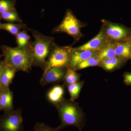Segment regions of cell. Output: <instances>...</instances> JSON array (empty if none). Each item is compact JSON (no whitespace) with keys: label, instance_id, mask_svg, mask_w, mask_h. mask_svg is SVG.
<instances>
[{"label":"cell","instance_id":"obj_1","mask_svg":"<svg viewBox=\"0 0 131 131\" xmlns=\"http://www.w3.org/2000/svg\"><path fill=\"white\" fill-rule=\"evenodd\" d=\"M32 42L25 47H12L6 45L1 48L7 66L16 72L22 71L29 73L32 66Z\"/></svg>","mask_w":131,"mask_h":131},{"label":"cell","instance_id":"obj_2","mask_svg":"<svg viewBox=\"0 0 131 131\" xmlns=\"http://www.w3.org/2000/svg\"><path fill=\"white\" fill-rule=\"evenodd\" d=\"M32 34L34 41L32 42V66L39 67L43 71L46 58L49 57L55 44L54 38L45 36L39 32L29 29Z\"/></svg>","mask_w":131,"mask_h":131},{"label":"cell","instance_id":"obj_3","mask_svg":"<svg viewBox=\"0 0 131 131\" xmlns=\"http://www.w3.org/2000/svg\"><path fill=\"white\" fill-rule=\"evenodd\" d=\"M55 105L61 120V129L70 126H77L80 129L82 121L81 113L73 101L63 99Z\"/></svg>","mask_w":131,"mask_h":131},{"label":"cell","instance_id":"obj_4","mask_svg":"<svg viewBox=\"0 0 131 131\" xmlns=\"http://www.w3.org/2000/svg\"><path fill=\"white\" fill-rule=\"evenodd\" d=\"M71 49L70 47H60L54 44L46 61L43 73L51 68H66L69 66Z\"/></svg>","mask_w":131,"mask_h":131},{"label":"cell","instance_id":"obj_5","mask_svg":"<svg viewBox=\"0 0 131 131\" xmlns=\"http://www.w3.org/2000/svg\"><path fill=\"white\" fill-rule=\"evenodd\" d=\"M21 109L4 112L0 117V131H24Z\"/></svg>","mask_w":131,"mask_h":131},{"label":"cell","instance_id":"obj_6","mask_svg":"<svg viewBox=\"0 0 131 131\" xmlns=\"http://www.w3.org/2000/svg\"><path fill=\"white\" fill-rule=\"evenodd\" d=\"M81 25L78 20L73 14L71 10L68 9L65 16L60 25L52 30L53 33L65 32L77 39L81 36Z\"/></svg>","mask_w":131,"mask_h":131},{"label":"cell","instance_id":"obj_7","mask_svg":"<svg viewBox=\"0 0 131 131\" xmlns=\"http://www.w3.org/2000/svg\"><path fill=\"white\" fill-rule=\"evenodd\" d=\"M106 24L103 30L107 39L116 43L128 40L131 37L130 31L124 26L112 23Z\"/></svg>","mask_w":131,"mask_h":131},{"label":"cell","instance_id":"obj_8","mask_svg":"<svg viewBox=\"0 0 131 131\" xmlns=\"http://www.w3.org/2000/svg\"><path fill=\"white\" fill-rule=\"evenodd\" d=\"M65 68L54 67L50 68L43 73L40 80V84L42 86H45L63 80L67 70Z\"/></svg>","mask_w":131,"mask_h":131},{"label":"cell","instance_id":"obj_9","mask_svg":"<svg viewBox=\"0 0 131 131\" xmlns=\"http://www.w3.org/2000/svg\"><path fill=\"white\" fill-rule=\"evenodd\" d=\"M103 28L101 30L97 35L89 42L80 47L74 49L78 51L90 50L99 51L108 43Z\"/></svg>","mask_w":131,"mask_h":131},{"label":"cell","instance_id":"obj_10","mask_svg":"<svg viewBox=\"0 0 131 131\" xmlns=\"http://www.w3.org/2000/svg\"><path fill=\"white\" fill-rule=\"evenodd\" d=\"M98 53L97 52L90 50L78 51L71 48L69 66L75 69L79 64L97 56Z\"/></svg>","mask_w":131,"mask_h":131},{"label":"cell","instance_id":"obj_11","mask_svg":"<svg viewBox=\"0 0 131 131\" xmlns=\"http://www.w3.org/2000/svg\"><path fill=\"white\" fill-rule=\"evenodd\" d=\"M13 93L9 88L0 92V110L4 112L14 109L13 106Z\"/></svg>","mask_w":131,"mask_h":131},{"label":"cell","instance_id":"obj_12","mask_svg":"<svg viewBox=\"0 0 131 131\" xmlns=\"http://www.w3.org/2000/svg\"><path fill=\"white\" fill-rule=\"evenodd\" d=\"M115 51L116 57L124 62L131 59V47L127 40L115 43Z\"/></svg>","mask_w":131,"mask_h":131},{"label":"cell","instance_id":"obj_13","mask_svg":"<svg viewBox=\"0 0 131 131\" xmlns=\"http://www.w3.org/2000/svg\"><path fill=\"white\" fill-rule=\"evenodd\" d=\"M115 47V42L107 43L99 51L97 57L100 62L104 60L116 57Z\"/></svg>","mask_w":131,"mask_h":131},{"label":"cell","instance_id":"obj_14","mask_svg":"<svg viewBox=\"0 0 131 131\" xmlns=\"http://www.w3.org/2000/svg\"><path fill=\"white\" fill-rule=\"evenodd\" d=\"M16 72L13 68L6 65L0 80L2 90L9 88V85L12 83Z\"/></svg>","mask_w":131,"mask_h":131},{"label":"cell","instance_id":"obj_15","mask_svg":"<svg viewBox=\"0 0 131 131\" xmlns=\"http://www.w3.org/2000/svg\"><path fill=\"white\" fill-rule=\"evenodd\" d=\"M64 93V90L63 87L60 86H55L47 93V99L49 101L55 105L63 100Z\"/></svg>","mask_w":131,"mask_h":131},{"label":"cell","instance_id":"obj_16","mask_svg":"<svg viewBox=\"0 0 131 131\" xmlns=\"http://www.w3.org/2000/svg\"><path fill=\"white\" fill-rule=\"evenodd\" d=\"M27 25L23 23H0V30L7 31L12 35L16 36L21 29H27Z\"/></svg>","mask_w":131,"mask_h":131},{"label":"cell","instance_id":"obj_17","mask_svg":"<svg viewBox=\"0 0 131 131\" xmlns=\"http://www.w3.org/2000/svg\"><path fill=\"white\" fill-rule=\"evenodd\" d=\"M0 18L1 19L7 21L8 23H22V20L19 16L15 8L1 14Z\"/></svg>","mask_w":131,"mask_h":131},{"label":"cell","instance_id":"obj_18","mask_svg":"<svg viewBox=\"0 0 131 131\" xmlns=\"http://www.w3.org/2000/svg\"><path fill=\"white\" fill-rule=\"evenodd\" d=\"M124 61L117 57L109 59L101 62L102 67L107 71L114 70L119 68L124 63Z\"/></svg>","mask_w":131,"mask_h":131},{"label":"cell","instance_id":"obj_19","mask_svg":"<svg viewBox=\"0 0 131 131\" xmlns=\"http://www.w3.org/2000/svg\"><path fill=\"white\" fill-rule=\"evenodd\" d=\"M18 47H23L30 43V37L25 30L20 31L15 36Z\"/></svg>","mask_w":131,"mask_h":131},{"label":"cell","instance_id":"obj_20","mask_svg":"<svg viewBox=\"0 0 131 131\" xmlns=\"http://www.w3.org/2000/svg\"><path fill=\"white\" fill-rule=\"evenodd\" d=\"M64 79L65 83L69 85L77 82L79 80V75L74 69L69 68L66 70Z\"/></svg>","mask_w":131,"mask_h":131},{"label":"cell","instance_id":"obj_21","mask_svg":"<svg viewBox=\"0 0 131 131\" xmlns=\"http://www.w3.org/2000/svg\"><path fill=\"white\" fill-rule=\"evenodd\" d=\"M81 88V83H75L68 85V91L70 94L71 101H73L77 98Z\"/></svg>","mask_w":131,"mask_h":131},{"label":"cell","instance_id":"obj_22","mask_svg":"<svg viewBox=\"0 0 131 131\" xmlns=\"http://www.w3.org/2000/svg\"><path fill=\"white\" fill-rule=\"evenodd\" d=\"M100 63V62L98 60L97 56H96L82 62L77 66L75 69L78 70H81L89 67L96 66L98 65Z\"/></svg>","mask_w":131,"mask_h":131},{"label":"cell","instance_id":"obj_23","mask_svg":"<svg viewBox=\"0 0 131 131\" xmlns=\"http://www.w3.org/2000/svg\"><path fill=\"white\" fill-rule=\"evenodd\" d=\"M15 0H0V14L14 8Z\"/></svg>","mask_w":131,"mask_h":131},{"label":"cell","instance_id":"obj_24","mask_svg":"<svg viewBox=\"0 0 131 131\" xmlns=\"http://www.w3.org/2000/svg\"><path fill=\"white\" fill-rule=\"evenodd\" d=\"M61 129V127L56 128L51 127L43 122H37L34 128L33 131H59Z\"/></svg>","mask_w":131,"mask_h":131},{"label":"cell","instance_id":"obj_25","mask_svg":"<svg viewBox=\"0 0 131 131\" xmlns=\"http://www.w3.org/2000/svg\"><path fill=\"white\" fill-rule=\"evenodd\" d=\"M6 66V64L5 63L4 59L2 61H0V80H1V77L2 75L5 68ZM2 91V89L1 86V82H0V92Z\"/></svg>","mask_w":131,"mask_h":131},{"label":"cell","instance_id":"obj_26","mask_svg":"<svg viewBox=\"0 0 131 131\" xmlns=\"http://www.w3.org/2000/svg\"><path fill=\"white\" fill-rule=\"evenodd\" d=\"M124 77L125 83L127 85H131V73H125Z\"/></svg>","mask_w":131,"mask_h":131},{"label":"cell","instance_id":"obj_27","mask_svg":"<svg viewBox=\"0 0 131 131\" xmlns=\"http://www.w3.org/2000/svg\"><path fill=\"white\" fill-rule=\"evenodd\" d=\"M127 40L128 41V42H129V44H130V46L131 47V36L130 37L129 39H128V40Z\"/></svg>","mask_w":131,"mask_h":131},{"label":"cell","instance_id":"obj_28","mask_svg":"<svg viewBox=\"0 0 131 131\" xmlns=\"http://www.w3.org/2000/svg\"><path fill=\"white\" fill-rule=\"evenodd\" d=\"M2 56H3V55H0V59H1V58L2 57Z\"/></svg>","mask_w":131,"mask_h":131},{"label":"cell","instance_id":"obj_29","mask_svg":"<svg viewBox=\"0 0 131 131\" xmlns=\"http://www.w3.org/2000/svg\"><path fill=\"white\" fill-rule=\"evenodd\" d=\"M1 18H0V21H1ZM1 23V22H0Z\"/></svg>","mask_w":131,"mask_h":131},{"label":"cell","instance_id":"obj_30","mask_svg":"<svg viewBox=\"0 0 131 131\" xmlns=\"http://www.w3.org/2000/svg\"><path fill=\"white\" fill-rule=\"evenodd\" d=\"M0 111H1V110H0Z\"/></svg>","mask_w":131,"mask_h":131}]
</instances>
